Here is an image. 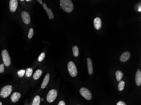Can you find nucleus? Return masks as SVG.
I'll use <instances>...</instances> for the list:
<instances>
[{"mask_svg": "<svg viewBox=\"0 0 141 105\" xmlns=\"http://www.w3.org/2000/svg\"><path fill=\"white\" fill-rule=\"evenodd\" d=\"M60 5L63 11L67 13H70L74 10V4L70 0H60Z\"/></svg>", "mask_w": 141, "mask_h": 105, "instance_id": "nucleus-1", "label": "nucleus"}, {"mask_svg": "<svg viewBox=\"0 0 141 105\" xmlns=\"http://www.w3.org/2000/svg\"><path fill=\"white\" fill-rule=\"evenodd\" d=\"M12 87L10 85H7L2 88L0 92V96L2 98H7L11 93Z\"/></svg>", "mask_w": 141, "mask_h": 105, "instance_id": "nucleus-2", "label": "nucleus"}, {"mask_svg": "<svg viewBox=\"0 0 141 105\" xmlns=\"http://www.w3.org/2000/svg\"><path fill=\"white\" fill-rule=\"evenodd\" d=\"M1 55L4 65L6 67L10 66L11 64V59L7 50L6 49L3 50L1 53Z\"/></svg>", "mask_w": 141, "mask_h": 105, "instance_id": "nucleus-3", "label": "nucleus"}, {"mask_svg": "<svg viewBox=\"0 0 141 105\" xmlns=\"http://www.w3.org/2000/svg\"><path fill=\"white\" fill-rule=\"evenodd\" d=\"M68 69L70 75L72 77H75L77 74V70L76 66L73 61H70L68 64Z\"/></svg>", "mask_w": 141, "mask_h": 105, "instance_id": "nucleus-4", "label": "nucleus"}, {"mask_svg": "<svg viewBox=\"0 0 141 105\" xmlns=\"http://www.w3.org/2000/svg\"><path fill=\"white\" fill-rule=\"evenodd\" d=\"M58 96V90L52 89L49 92L46 96L47 101L49 103H52Z\"/></svg>", "mask_w": 141, "mask_h": 105, "instance_id": "nucleus-5", "label": "nucleus"}, {"mask_svg": "<svg viewBox=\"0 0 141 105\" xmlns=\"http://www.w3.org/2000/svg\"><path fill=\"white\" fill-rule=\"evenodd\" d=\"M80 93L84 98L87 100H91L92 98L91 92L88 89L85 87H82L80 89Z\"/></svg>", "mask_w": 141, "mask_h": 105, "instance_id": "nucleus-6", "label": "nucleus"}, {"mask_svg": "<svg viewBox=\"0 0 141 105\" xmlns=\"http://www.w3.org/2000/svg\"><path fill=\"white\" fill-rule=\"evenodd\" d=\"M21 17L25 24H29L30 22V17L29 14L26 11H22L21 13Z\"/></svg>", "mask_w": 141, "mask_h": 105, "instance_id": "nucleus-7", "label": "nucleus"}, {"mask_svg": "<svg viewBox=\"0 0 141 105\" xmlns=\"http://www.w3.org/2000/svg\"><path fill=\"white\" fill-rule=\"evenodd\" d=\"M18 6V0H10L9 1V9L10 11L14 13L15 12Z\"/></svg>", "mask_w": 141, "mask_h": 105, "instance_id": "nucleus-8", "label": "nucleus"}, {"mask_svg": "<svg viewBox=\"0 0 141 105\" xmlns=\"http://www.w3.org/2000/svg\"><path fill=\"white\" fill-rule=\"evenodd\" d=\"M93 23L94 27L97 30H100L101 27L102 22L99 17L96 18L94 20Z\"/></svg>", "mask_w": 141, "mask_h": 105, "instance_id": "nucleus-9", "label": "nucleus"}, {"mask_svg": "<svg viewBox=\"0 0 141 105\" xmlns=\"http://www.w3.org/2000/svg\"><path fill=\"white\" fill-rule=\"evenodd\" d=\"M131 54L128 51L125 52L120 57V60L122 62H126L130 59Z\"/></svg>", "mask_w": 141, "mask_h": 105, "instance_id": "nucleus-10", "label": "nucleus"}, {"mask_svg": "<svg viewBox=\"0 0 141 105\" xmlns=\"http://www.w3.org/2000/svg\"><path fill=\"white\" fill-rule=\"evenodd\" d=\"M136 83L138 86L141 85V71L140 69H138L136 74Z\"/></svg>", "mask_w": 141, "mask_h": 105, "instance_id": "nucleus-11", "label": "nucleus"}, {"mask_svg": "<svg viewBox=\"0 0 141 105\" xmlns=\"http://www.w3.org/2000/svg\"><path fill=\"white\" fill-rule=\"evenodd\" d=\"M87 68L88 72L90 75H92L93 74V65L91 59L90 58H87Z\"/></svg>", "mask_w": 141, "mask_h": 105, "instance_id": "nucleus-12", "label": "nucleus"}, {"mask_svg": "<svg viewBox=\"0 0 141 105\" xmlns=\"http://www.w3.org/2000/svg\"><path fill=\"white\" fill-rule=\"evenodd\" d=\"M21 94L19 92H15L13 93L11 96V101L13 103H16L20 98Z\"/></svg>", "mask_w": 141, "mask_h": 105, "instance_id": "nucleus-13", "label": "nucleus"}, {"mask_svg": "<svg viewBox=\"0 0 141 105\" xmlns=\"http://www.w3.org/2000/svg\"><path fill=\"white\" fill-rule=\"evenodd\" d=\"M50 74H46V75L44 79L43 80V82L41 85V87L42 89H45L46 86L47 85V84H48L50 80Z\"/></svg>", "mask_w": 141, "mask_h": 105, "instance_id": "nucleus-14", "label": "nucleus"}, {"mask_svg": "<svg viewBox=\"0 0 141 105\" xmlns=\"http://www.w3.org/2000/svg\"><path fill=\"white\" fill-rule=\"evenodd\" d=\"M42 73V71L41 69H38L36 71L33 75V78L35 80H37L40 78Z\"/></svg>", "mask_w": 141, "mask_h": 105, "instance_id": "nucleus-15", "label": "nucleus"}, {"mask_svg": "<svg viewBox=\"0 0 141 105\" xmlns=\"http://www.w3.org/2000/svg\"><path fill=\"white\" fill-rule=\"evenodd\" d=\"M45 10L46 11V13L47 14V15L48 16L50 19H53L54 18V15L52 10L48 8H46V9H45Z\"/></svg>", "mask_w": 141, "mask_h": 105, "instance_id": "nucleus-16", "label": "nucleus"}, {"mask_svg": "<svg viewBox=\"0 0 141 105\" xmlns=\"http://www.w3.org/2000/svg\"><path fill=\"white\" fill-rule=\"evenodd\" d=\"M123 76V72L120 70H118L116 72V79L118 81H121Z\"/></svg>", "mask_w": 141, "mask_h": 105, "instance_id": "nucleus-17", "label": "nucleus"}, {"mask_svg": "<svg viewBox=\"0 0 141 105\" xmlns=\"http://www.w3.org/2000/svg\"><path fill=\"white\" fill-rule=\"evenodd\" d=\"M41 101V98L39 96H36L34 98L32 105H39Z\"/></svg>", "mask_w": 141, "mask_h": 105, "instance_id": "nucleus-18", "label": "nucleus"}, {"mask_svg": "<svg viewBox=\"0 0 141 105\" xmlns=\"http://www.w3.org/2000/svg\"><path fill=\"white\" fill-rule=\"evenodd\" d=\"M72 51L73 55L75 57H77L79 54V50L78 47L74 46L73 47Z\"/></svg>", "mask_w": 141, "mask_h": 105, "instance_id": "nucleus-19", "label": "nucleus"}, {"mask_svg": "<svg viewBox=\"0 0 141 105\" xmlns=\"http://www.w3.org/2000/svg\"><path fill=\"white\" fill-rule=\"evenodd\" d=\"M125 85V82L124 81H120V82H119V84H118V90L120 91H122L123 90V89L124 88Z\"/></svg>", "mask_w": 141, "mask_h": 105, "instance_id": "nucleus-20", "label": "nucleus"}, {"mask_svg": "<svg viewBox=\"0 0 141 105\" xmlns=\"http://www.w3.org/2000/svg\"><path fill=\"white\" fill-rule=\"evenodd\" d=\"M33 72V69L30 68H28L26 69V72H25V76L27 77H30L32 74Z\"/></svg>", "mask_w": 141, "mask_h": 105, "instance_id": "nucleus-21", "label": "nucleus"}, {"mask_svg": "<svg viewBox=\"0 0 141 105\" xmlns=\"http://www.w3.org/2000/svg\"><path fill=\"white\" fill-rule=\"evenodd\" d=\"M25 70L23 69L19 70L17 72V75L20 78H22L24 75L25 74Z\"/></svg>", "mask_w": 141, "mask_h": 105, "instance_id": "nucleus-22", "label": "nucleus"}, {"mask_svg": "<svg viewBox=\"0 0 141 105\" xmlns=\"http://www.w3.org/2000/svg\"><path fill=\"white\" fill-rule=\"evenodd\" d=\"M45 53L44 52L41 53L38 58V61L39 62H41L42 61H43V60L45 58Z\"/></svg>", "mask_w": 141, "mask_h": 105, "instance_id": "nucleus-23", "label": "nucleus"}, {"mask_svg": "<svg viewBox=\"0 0 141 105\" xmlns=\"http://www.w3.org/2000/svg\"><path fill=\"white\" fill-rule=\"evenodd\" d=\"M34 29L33 28H30L29 31V33H28V37L29 39H31L32 37L34 35Z\"/></svg>", "mask_w": 141, "mask_h": 105, "instance_id": "nucleus-24", "label": "nucleus"}, {"mask_svg": "<svg viewBox=\"0 0 141 105\" xmlns=\"http://www.w3.org/2000/svg\"><path fill=\"white\" fill-rule=\"evenodd\" d=\"M140 8H141V3L140 2L139 3H137V4H136L135 5V6H134V9L137 12H138V9H140Z\"/></svg>", "mask_w": 141, "mask_h": 105, "instance_id": "nucleus-25", "label": "nucleus"}, {"mask_svg": "<svg viewBox=\"0 0 141 105\" xmlns=\"http://www.w3.org/2000/svg\"><path fill=\"white\" fill-rule=\"evenodd\" d=\"M4 72V65L3 64H0V73H3Z\"/></svg>", "mask_w": 141, "mask_h": 105, "instance_id": "nucleus-26", "label": "nucleus"}, {"mask_svg": "<svg viewBox=\"0 0 141 105\" xmlns=\"http://www.w3.org/2000/svg\"><path fill=\"white\" fill-rule=\"evenodd\" d=\"M117 105H127L126 103H125L123 101H120L118 102L117 103Z\"/></svg>", "mask_w": 141, "mask_h": 105, "instance_id": "nucleus-27", "label": "nucleus"}, {"mask_svg": "<svg viewBox=\"0 0 141 105\" xmlns=\"http://www.w3.org/2000/svg\"><path fill=\"white\" fill-rule=\"evenodd\" d=\"M58 105H65V102L63 101V100H61L60 102Z\"/></svg>", "mask_w": 141, "mask_h": 105, "instance_id": "nucleus-28", "label": "nucleus"}, {"mask_svg": "<svg viewBox=\"0 0 141 105\" xmlns=\"http://www.w3.org/2000/svg\"><path fill=\"white\" fill-rule=\"evenodd\" d=\"M37 1H38V2H39V3H40L41 4H43V3H42V0H37Z\"/></svg>", "mask_w": 141, "mask_h": 105, "instance_id": "nucleus-29", "label": "nucleus"}, {"mask_svg": "<svg viewBox=\"0 0 141 105\" xmlns=\"http://www.w3.org/2000/svg\"><path fill=\"white\" fill-rule=\"evenodd\" d=\"M41 101H44V98H41Z\"/></svg>", "mask_w": 141, "mask_h": 105, "instance_id": "nucleus-30", "label": "nucleus"}, {"mask_svg": "<svg viewBox=\"0 0 141 105\" xmlns=\"http://www.w3.org/2000/svg\"><path fill=\"white\" fill-rule=\"evenodd\" d=\"M26 1L27 2H29V1H31V0H26Z\"/></svg>", "mask_w": 141, "mask_h": 105, "instance_id": "nucleus-31", "label": "nucleus"}, {"mask_svg": "<svg viewBox=\"0 0 141 105\" xmlns=\"http://www.w3.org/2000/svg\"><path fill=\"white\" fill-rule=\"evenodd\" d=\"M0 105H2V103L0 101Z\"/></svg>", "mask_w": 141, "mask_h": 105, "instance_id": "nucleus-32", "label": "nucleus"}, {"mask_svg": "<svg viewBox=\"0 0 141 105\" xmlns=\"http://www.w3.org/2000/svg\"><path fill=\"white\" fill-rule=\"evenodd\" d=\"M21 1H24V0H21Z\"/></svg>", "mask_w": 141, "mask_h": 105, "instance_id": "nucleus-33", "label": "nucleus"}, {"mask_svg": "<svg viewBox=\"0 0 141 105\" xmlns=\"http://www.w3.org/2000/svg\"></svg>", "mask_w": 141, "mask_h": 105, "instance_id": "nucleus-34", "label": "nucleus"}]
</instances>
